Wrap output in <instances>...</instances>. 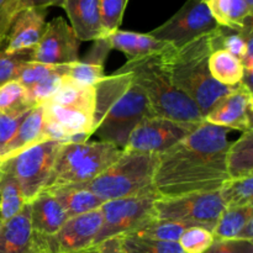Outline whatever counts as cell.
Returning a JSON list of instances; mask_svg holds the SVG:
<instances>
[{
	"label": "cell",
	"instance_id": "8",
	"mask_svg": "<svg viewBox=\"0 0 253 253\" xmlns=\"http://www.w3.org/2000/svg\"><path fill=\"white\" fill-rule=\"evenodd\" d=\"M224 210L225 205L219 190L157 198L155 202V212L158 219L183 222L189 226H200L209 231H212Z\"/></svg>",
	"mask_w": 253,
	"mask_h": 253
},
{
	"label": "cell",
	"instance_id": "11",
	"mask_svg": "<svg viewBox=\"0 0 253 253\" xmlns=\"http://www.w3.org/2000/svg\"><path fill=\"white\" fill-rule=\"evenodd\" d=\"M198 125L160 116L146 118L133 128L124 151L161 155L189 135Z\"/></svg>",
	"mask_w": 253,
	"mask_h": 253
},
{
	"label": "cell",
	"instance_id": "29",
	"mask_svg": "<svg viewBox=\"0 0 253 253\" xmlns=\"http://www.w3.org/2000/svg\"><path fill=\"white\" fill-rule=\"evenodd\" d=\"M126 253H184L178 242L158 241L136 235L120 236Z\"/></svg>",
	"mask_w": 253,
	"mask_h": 253
},
{
	"label": "cell",
	"instance_id": "22",
	"mask_svg": "<svg viewBox=\"0 0 253 253\" xmlns=\"http://www.w3.org/2000/svg\"><path fill=\"white\" fill-rule=\"evenodd\" d=\"M210 12L217 25L234 30L252 26L253 9L245 0H207Z\"/></svg>",
	"mask_w": 253,
	"mask_h": 253
},
{
	"label": "cell",
	"instance_id": "5",
	"mask_svg": "<svg viewBox=\"0 0 253 253\" xmlns=\"http://www.w3.org/2000/svg\"><path fill=\"white\" fill-rule=\"evenodd\" d=\"M158 155L124 151L100 175L81 187L90 190L104 202L152 194L153 175Z\"/></svg>",
	"mask_w": 253,
	"mask_h": 253
},
{
	"label": "cell",
	"instance_id": "31",
	"mask_svg": "<svg viewBox=\"0 0 253 253\" xmlns=\"http://www.w3.org/2000/svg\"><path fill=\"white\" fill-rule=\"evenodd\" d=\"M214 241L211 231L200 226H189L180 235L178 245L184 253H204Z\"/></svg>",
	"mask_w": 253,
	"mask_h": 253
},
{
	"label": "cell",
	"instance_id": "9",
	"mask_svg": "<svg viewBox=\"0 0 253 253\" xmlns=\"http://www.w3.org/2000/svg\"><path fill=\"white\" fill-rule=\"evenodd\" d=\"M157 198L160 197L152 193L104 203L100 208L103 225L94 240V246L110 237L132 234L155 219V202Z\"/></svg>",
	"mask_w": 253,
	"mask_h": 253
},
{
	"label": "cell",
	"instance_id": "14",
	"mask_svg": "<svg viewBox=\"0 0 253 253\" xmlns=\"http://www.w3.org/2000/svg\"><path fill=\"white\" fill-rule=\"evenodd\" d=\"M252 89L241 82L230 90L204 118L211 125L246 132L252 130Z\"/></svg>",
	"mask_w": 253,
	"mask_h": 253
},
{
	"label": "cell",
	"instance_id": "32",
	"mask_svg": "<svg viewBox=\"0 0 253 253\" xmlns=\"http://www.w3.org/2000/svg\"><path fill=\"white\" fill-rule=\"evenodd\" d=\"M25 88L17 81H11L0 86V114H12L29 110Z\"/></svg>",
	"mask_w": 253,
	"mask_h": 253
},
{
	"label": "cell",
	"instance_id": "28",
	"mask_svg": "<svg viewBox=\"0 0 253 253\" xmlns=\"http://www.w3.org/2000/svg\"><path fill=\"white\" fill-rule=\"evenodd\" d=\"M187 227H189V225L183 224V222L155 217V219L148 221L147 224H145L142 227H140V229L136 230L135 232L130 235L158 240V241L178 242L180 235L183 234V231Z\"/></svg>",
	"mask_w": 253,
	"mask_h": 253
},
{
	"label": "cell",
	"instance_id": "10",
	"mask_svg": "<svg viewBox=\"0 0 253 253\" xmlns=\"http://www.w3.org/2000/svg\"><path fill=\"white\" fill-rule=\"evenodd\" d=\"M219 26L204 0H188L169 20L148 34L179 48Z\"/></svg>",
	"mask_w": 253,
	"mask_h": 253
},
{
	"label": "cell",
	"instance_id": "42",
	"mask_svg": "<svg viewBox=\"0 0 253 253\" xmlns=\"http://www.w3.org/2000/svg\"><path fill=\"white\" fill-rule=\"evenodd\" d=\"M239 240H245V241H252L253 240V219L247 222L245 229L242 230L241 235H240Z\"/></svg>",
	"mask_w": 253,
	"mask_h": 253
},
{
	"label": "cell",
	"instance_id": "15",
	"mask_svg": "<svg viewBox=\"0 0 253 253\" xmlns=\"http://www.w3.org/2000/svg\"><path fill=\"white\" fill-rule=\"evenodd\" d=\"M0 253H48L44 237L32 229L29 203L19 214L0 221Z\"/></svg>",
	"mask_w": 253,
	"mask_h": 253
},
{
	"label": "cell",
	"instance_id": "25",
	"mask_svg": "<svg viewBox=\"0 0 253 253\" xmlns=\"http://www.w3.org/2000/svg\"><path fill=\"white\" fill-rule=\"evenodd\" d=\"M253 219V205L245 208H225L211 234L215 241L239 240L242 230Z\"/></svg>",
	"mask_w": 253,
	"mask_h": 253
},
{
	"label": "cell",
	"instance_id": "39",
	"mask_svg": "<svg viewBox=\"0 0 253 253\" xmlns=\"http://www.w3.org/2000/svg\"><path fill=\"white\" fill-rule=\"evenodd\" d=\"M20 0H0V20L14 21L15 16L19 14Z\"/></svg>",
	"mask_w": 253,
	"mask_h": 253
},
{
	"label": "cell",
	"instance_id": "23",
	"mask_svg": "<svg viewBox=\"0 0 253 253\" xmlns=\"http://www.w3.org/2000/svg\"><path fill=\"white\" fill-rule=\"evenodd\" d=\"M229 179L253 175V131L242 132L241 137L230 143L226 152Z\"/></svg>",
	"mask_w": 253,
	"mask_h": 253
},
{
	"label": "cell",
	"instance_id": "44",
	"mask_svg": "<svg viewBox=\"0 0 253 253\" xmlns=\"http://www.w3.org/2000/svg\"><path fill=\"white\" fill-rule=\"evenodd\" d=\"M71 253H99V247H98V245H95V246L86 247V249L81 250V251H76V252H71Z\"/></svg>",
	"mask_w": 253,
	"mask_h": 253
},
{
	"label": "cell",
	"instance_id": "2",
	"mask_svg": "<svg viewBox=\"0 0 253 253\" xmlns=\"http://www.w3.org/2000/svg\"><path fill=\"white\" fill-rule=\"evenodd\" d=\"M94 131L103 142L124 150L133 128L153 115L147 98L130 72L116 71L95 85Z\"/></svg>",
	"mask_w": 253,
	"mask_h": 253
},
{
	"label": "cell",
	"instance_id": "34",
	"mask_svg": "<svg viewBox=\"0 0 253 253\" xmlns=\"http://www.w3.org/2000/svg\"><path fill=\"white\" fill-rule=\"evenodd\" d=\"M127 2L128 0H100V15L104 36H109L114 31L119 30Z\"/></svg>",
	"mask_w": 253,
	"mask_h": 253
},
{
	"label": "cell",
	"instance_id": "46",
	"mask_svg": "<svg viewBox=\"0 0 253 253\" xmlns=\"http://www.w3.org/2000/svg\"><path fill=\"white\" fill-rule=\"evenodd\" d=\"M204 1H207V0H204Z\"/></svg>",
	"mask_w": 253,
	"mask_h": 253
},
{
	"label": "cell",
	"instance_id": "45",
	"mask_svg": "<svg viewBox=\"0 0 253 253\" xmlns=\"http://www.w3.org/2000/svg\"><path fill=\"white\" fill-rule=\"evenodd\" d=\"M245 1H246V4L249 5L251 9H253V0H245Z\"/></svg>",
	"mask_w": 253,
	"mask_h": 253
},
{
	"label": "cell",
	"instance_id": "41",
	"mask_svg": "<svg viewBox=\"0 0 253 253\" xmlns=\"http://www.w3.org/2000/svg\"><path fill=\"white\" fill-rule=\"evenodd\" d=\"M63 4V0H20L19 12L27 7H44L48 6H61Z\"/></svg>",
	"mask_w": 253,
	"mask_h": 253
},
{
	"label": "cell",
	"instance_id": "26",
	"mask_svg": "<svg viewBox=\"0 0 253 253\" xmlns=\"http://www.w3.org/2000/svg\"><path fill=\"white\" fill-rule=\"evenodd\" d=\"M25 205L19 182L0 168V221L19 214Z\"/></svg>",
	"mask_w": 253,
	"mask_h": 253
},
{
	"label": "cell",
	"instance_id": "17",
	"mask_svg": "<svg viewBox=\"0 0 253 253\" xmlns=\"http://www.w3.org/2000/svg\"><path fill=\"white\" fill-rule=\"evenodd\" d=\"M71 27L79 41H95L104 36L100 0H63Z\"/></svg>",
	"mask_w": 253,
	"mask_h": 253
},
{
	"label": "cell",
	"instance_id": "33",
	"mask_svg": "<svg viewBox=\"0 0 253 253\" xmlns=\"http://www.w3.org/2000/svg\"><path fill=\"white\" fill-rule=\"evenodd\" d=\"M68 67L69 64L54 66V64H46V63H40V62L26 61L24 64H22L16 81L19 82L25 89H26L29 88V86L34 85V84L37 83V82L42 81V79L46 78V77L51 76V74L67 71Z\"/></svg>",
	"mask_w": 253,
	"mask_h": 253
},
{
	"label": "cell",
	"instance_id": "37",
	"mask_svg": "<svg viewBox=\"0 0 253 253\" xmlns=\"http://www.w3.org/2000/svg\"><path fill=\"white\" fill-rule=\"evenodd\" d=\"M30 110L31 109L12 114H0V153L2 152L5 146L14 137L17 128L21 125V123L26 118Z\"/></svg>",
	"mask_w": 253,
	"mask_h": 253
},
{
	"label": "cell",
	"instance_id": "7",
	"mask_svg": "<svg viewBox=\"0 0 253 253\" xmlns=\"http://www.w3.org/2000/svg\"><path fill=\"white\" fill-rule=\"evenodd\" d=\"M62 145L58 141L43 140L0 163V168L19 182L26 204L44 189Z\"/></svg>",
	"mask_w": 253,
	"mask_h": 253
},
{
	"label": "cell",
	"instance_id": "30",
	"mask_svg": "<svg viewBox=\"0 0 253 253\" xmlns=\"http://www.w3.org/2000/svg\"><path fill=\"white\" fill-rule=\"evenodd\" d=\"M67 71L51 74V76L46 77L42 81L35 83L34 85L25 89L27 105L30 108H36V106H40L43 103H46L58 90L59 86L62 85V82H63L64 77H66Z\"/></svg>",
	"mask_w": 253,
	"mask_h": 253
},
{
	"label": "cell",
	"instance_id": "13",
	"mask_svg": "<svg viewBox=\"0 0 253 253\" xmlns=\"http://www.w3.org/2000/svg\"><path fill=\"white\" fill-rule=\"evenodd\" d=\"M103 225L100 209L69 217L53 236L44 237L48 253H71L94 246Z\"/></svg>",
	"mask_w": 253,
	"mask_h": 253
},
{
	"label": "cell",
	"instance_id": "12",
	"mask_svg": "<svg viewBox=\"0 0 253 253\" xmlns=\"http://www.w3.org/2000/svg\"><path fill=\"white\" fill-rule=\"evenodd\" d=\"M81 41L71 25L58 16L47 22L41 40L30 53V61L40 63L72 64L79 61Z\"/></svg>",
	"mask_w": 253,
	"mask_h": 253
},
{
	"label": "cell",
	"instance_id": "1",
	"mask_svg": "<svg viewBox=\"0 0 253 253\" xmlns=\"http://www.w3.org/2000/svg\"><path fill=\"white\" fill-rule=\"evenodd\" d=\"M229 128L203 121L183 140L158 155L153 188L160 198L216 192L229 179Z\"/></svg>",
	"mask_w": 253,
	"mask_h": 253
},
{
	"label": "cell",
	"instance_id": "19",
	"mask_svg": "<svg viewBox=\"0 0 253 253\" xmlns=\"http://www.w3.org/2000/svg\"><path fill=\"white\" fill-rule=\"evenodd\" d=\"M111 49H118L127 54L128 59L142 58L152 54L162 53L169 49V43L160 41L151 36L150 34H138V32L121 31L116 30L113 34L106 36Z\"/></svg>",
	"mask_w": 253,
	"mask_h": 253
},
{
	"label": "cell",
	"instance_id": "43",
	"mask_svg": "<svg viewBox=\"0 0 253 253\" xmlns=\"http://www.w3.org/2000/svg\"><path fill=\"white\" fill-rule=\"evenodd\" d=\"M7 31H9V26H6V25H4L2 22H0V46L5 42Z\"/></svg>",
	"mask_w": 253,
	"mask_h": 253
},
{
	"label": "cell",
	"instance_id": "4",
	"mask_svg": "<svg viewBox=\"0 0 253 253\" xmlns=\"http://www.w3.org/2000/svg\"><path fill=\"white\" fill-rule=\"evenodd\" d=\"M119 71L132 74L155 116L179 123L200 124L204 121L197 105L172 83L161 63V53L128 59Z\"/></svg>",
	"mask_w": 253,
	"mask_h": 253
},
{
	"label": "cell",
	"instance_id": "20",
	"mask_svg": "<svg viewBox=\"0 0 253 253\" xmlns=\"http://www.w3.org/2000/svg\"><path fill=\"white\" fill-rule=\"evenodd\" d=\"M43 140V110H42V106L40 105L29 111L26 118L17 128L14 137L0 153V162L14 157L21 151Z\"/></svg>",
	"mask_w": 253,
	"mask_h": 253
},
{
	"label": "cell",
	"instance_id": "3",
	"mask_svg": "<svg viewBox=\"0 0 253 253\" xmlns=\"http://www.w3.org/2000/svg\"><path fill=\"white\" fill-rule=\"evenodd\" d=\"M212 51L210 32L179 48L170 47L161 53V63L172 83L197 105L204 118L232 89L217 83L210 74Z\"/></svg>",
	"mask_w": 253,
	"mask_h": 253
},
{
	"label": "cell",
	"instance_id": "18",
	"mask_svg": "<svg viewBox=\"0 0 253 253\" xmlns=\"http://www.w3.org/2000/svg\"><path fill=\"white\" fill-rule=\"evenodd\" d=\"M29 204L32 229L39 236H53L68 220L58 200L46 190H42Z\"/></svg>",
	"mask_w": 253,
	"mask_h": 253
},
{
	"label": "cell",
	"instance_id": "24",
	"mask_svg": "<svg viewBox=\"0 0 253 253\" xmlns=\"http://www.w3.org/2000/svg\"><path fill=\"white\" fill-rule=\"evenodd\" d=\"M209 71L217 83L234 88L244 79V67L239 58L224 49H215L209 57Z\"/></svg>",
	"mask_w": 253,
	"mask_h": 253
},
{
	"label": "cell",
	"instance_id": "6",
	"mask_svg": "<svg viewBox=\"0 0 253 253\" xmlns=\"http://www.w3.org/2000/svg\"><path fill=\"white\" fill-rule=\"evenodd\" d=\"M121 153L123 150L103 141L63 143L44 189L90 182L108 169Z\"/></svg>",
	"mask_w": 253,
	"mask_h": 253
},
{
	"label": "cell",
	"instance_id": "35",
	"mask_svg": "<svg viewBox=\"0 0 253 253\" xmlns=\"http://www.w3.org/2000/svg\"><path fill=\"white\" fill-rule=\"evenodd\" d=\"M66 77L76 83L96 85L105 77V74H104V66L101 64L78 61L76 63L69 64Z\"/></svg>",
	"mask_w": 253,
	"mask_h": 253
},
{
	"label": "cell",
	"instance_id": "16",
	"mask_svg": "<svg viewBox=\"0 0 253 253\" xmlns=\"http://www.w3.org/2000/svg\"><path fill=\"white\" fill-rule=\"evenodd\" d=\"M47 9L27 7L15 16L2 49L6 53H31L41 40L46 27Z\"/></svg>",
	"mask_w": 253,
	"mask_h": 253
},
{
	"label": "cell",
	"instance_id": "36",
	"mask_svg": "<svg viewBox=\"0 0 253 253\" xmlns=\"http://www.w3.org/2000/svg\"><path fill=\"white\" fill-rule=\"evenodd\" d=\"M2 44L0 46V86L16 81L22 64L30 61V53H6L2 49Z\"/></svg>",
	"mask_w": 253,
	"mask_h": 253
},
{
	"label": "cell",
	"instance_id": "27",
	"mask_svg": "<svg viewBox=\"0 0 253 253\" xmlns=\"http://www.w3.org/2000/svg\"><path fill=\"white\" fill-rule=\"evenodd\" d=\"M225 208H245L253 205V175L227 179L219 189Z\"/></svg>",
	"mask_w": 253,
	"mask_h": 253
},
{
	"label": "cell",
	"instance_id": "40",
	"mask_svg": "<svg viewBox=\"0 0 253 253\" xmlns=\"http://www.w3.org/2000/svg\"><path fill=\"white\" fill-rule=\"evenodd\" d=\"M99 253H126L121 244L120 236L110 237L98 245Z\"/></svg>",
	"mask_w": 253,
	"mask_h": 253
},
{
	"label": "cell",
	"instance_id": "38",
	"mask_svg": "<svg viewBox=\"0 0 253 253\" xmlns=\"http://www.w3.org/2000/svg\"><path fill=\"white\" fill-rule=\"evenodd\" d=\"M204 253H253V242L245 240L214 241L211 247Z\"/></svg>",
	"mask_w": 253,
	"mask_h": 253
},
{
	"label": "cell",
	"instance_id": "21",
	"mask_svg": "<svg viewBox=\"0 0 253 253\" xmlns=\"http://www.w3.org/2000/svg\"><path fill=\"white\" fill-rule=\"evenodd\" d=\"M44 190L58 200L68 219L100 209L105 203L98 195L81 185H64Z\"/></svg>",
	"mask_w": 253,
	"mask_h": 253
},
{
	"label": "cell",
	"instance_id": "47",
	"mask_svg": "<svg viewBox=\"0 0 253 253\" xmlns=\"http://www.w3.org/2000/svg\"><path fill=\"white\" fill-rule=\"evenodd\" d=\"M0 163H1V162H0Z\"/></svg>",
	"mask_w": 253,
	"mask_h": 253
}]
</instances>
